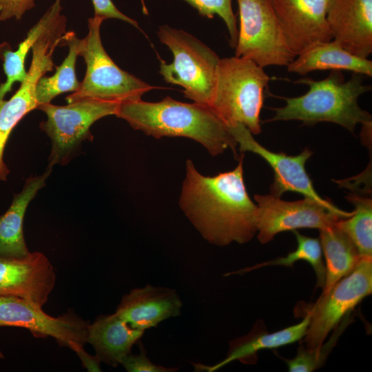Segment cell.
I'll list each match as a JSON object with an SVG mask.
<instances>
[{
  "instance_id": "e0dca14e",
  "label": "cell",
  "mask_w": 372,
  "mask_h": 372,
  "mask_svg": "<svg viewBox=\"0 0 372 372\" xmlns=\"http://www.w3.org/2000/svg\"><path fill=\"white\" fill-rule=\"evenodd\" d=\"M183 302L174 289L147 285L122 298L116 313L132 328L145 331L180 315Z\"/></svg>"
},
{
  "instance_id": "7a4b0ae2",
  "label": "cell",
  "mask_w": 372,
  "mask_h": 372,
  "mask_svg": "<svg viewBox=\"0 0 372 372\" xmlns=\"http://www.w3.org/2000/svg\"><path fill=\"white\" fill-rule=\"evenodd\" d=\"M116 116L147 136L189 138L200 143L212 156L230 148L238 156L234 138L207 105L183 103L169 96L158 102L140 99L120 103Z\"/></svg>"
},
{
  "instance_id": "484cf974",
  "label": "cell",
  "mask_w": 372,
  "mask_h": 372,
  "mask_svg": "<svg viewBox=\"0 0 372 372\" xmlns=\"http://www.w3.org/2000/svg\"><path fill=\"white\" fill-rule=\"evenodd\" d=\"M347 199L355 206L351 216L339 220L336 225L356 246L361 258H372V200L355 194Z\"/></svg>"
},
{
  "instance_id": "7402d4cb",
  "label": "cell",
  "mask_w": 372,
  "mask_h": 372,
  "mask_svg": "<svg viewBox=\"0 0 372 372\" xmlns=\"http://www.w3.org/2000/svg\"><path fill=\"white\" fill-rule=\"evenodd\" d=\"M319 231L326 261V279L322 293H325L352 271L361 257L353 242L336 224Z\"/></svg>"
},
{
  "instance_id": "4316f807",
  "label": "cell",
  "mask_w": 372,
  "mask_h": 372,
  "mask_svg": "<svg viewBox=\"0 0 372 372\" xmlns=\"http://www.w3.org/2000/svg\"><path fill=\"white\" fill-rule=\"evenodd\" d=\"M351 313L347 314L333 329V332L326 343L314 349L306 347L300 343L296 355L292 359H284L290 372H311L323 366L328 355L337 344L339 337L352 322Z\"/></svg>"
},
{
  "instance_id": "5b68a950",
  "label": "cell",
  "mask_w": 372,
  "mask_h": 372,
  "mask_svg": "<svg viewBox=\"0 0 372 372\" xmlns=\"http://www.w3.org/2000/svg\"><path fill=\"white\" fill-rule=\"evenodd\" d=\"M160 41L173 54V61H161L159 73L165 82L183 87L185 97L209 107L220 58L189 33L167 25L157 31Z\"/></svg>"
},
{
  "instance_id": "9a60e30c",
  "label": "cell",
  "mask_w": 372,
  "mask_h": 372,
  "mask_svg": "<svg viewBox=\"0 0 372 372\" xmlns=\"http://www.w3.org/2000/svg\"><path fill=\"white\" fill-rule=\"evenodd\" d=\"M55 283L54 267L41 252L21 259L0 258V297L21 298L42 307Z\"/></svg>"
},
{
  "instance_id": "f1b7e54d",
  "label": "cell",
  "mask_w": 372,
  "mask_h": 372,
  "mask_svg": "<svg viewBox=\"0 0 372 372\" xmlns=\"http://www.w3.org/2000/svg\"><path fill=\"white\" fill-rule=\"evenodd\" d=\"M139 347L140 352L138 354H127L122 360L121 364L128 372H174L178 371V368L165 367L158 365L148 358L146 355V350L139 340L137 343Z\"/></svg>"
},
{
  "instance_id": "44dd1931",
  "label": "cell",
  "mask_w": 372,
  "mask_h": 372,
  "mask_svg": "<svg viewBox=\"0 0 372 372\" xmlns=\"http://www.w3.org/2000/svg\"><path fill=\"white\" fill-rule=\"evenodd\" d=\"M287 67L291 72L304 75L315 70H349L372 76V61L355 56L335 41L315 43L296 56Z\"/></svg>"
},
{
  "instance_id": "d6a6232c",
  "label": "cell",
  "mask_w": 372,
  "mask_h": 372,
  "mask_svg": "<svg viewBox=\"0 0 372 372\" xmlns=\"http://www.w3.org/2000/svg\"><path fill=\"white\" fill-rule=\"evenodd\" d=\"M2 358H3V355L2 351L0 349V360L2 359Z\"/></svg>"
},
{
  "instance_id": "3957f363",
  "label": "cell",
  "mask_w": 372,
  "mask_h": 372,
  "mask_svg": "<svg viewBox=\"0 0 372 372\" xmlns=\"http://www.w3.org/2000/svg\"><path fill=\"white\" fill-rule=\"evenodd\" d=\"M295 83L308 85V92L297 97L282 98L286 105L271 108L275 115L267 121L298 120L307 125L331 122L353 134L357 124L372 122L371 115L358 103L359 96L371 89L363 83L361 74L353 73L345 81L338 70H333L322 80L303 78Z\"/></svg>"
},
{
  "instance_id": "d6986e66",
  "label": "cell",
  "mask_w": 372,
  "mask_h": 372,
  "mask_svg": "<svg viewBox=\"0 0 372 372\" xmlns=\"http://www.w3.org/2000/svg\"><path fill=\"white\" fill-rule=\"evenodd\" d=\"M52 169L48 166L42 174L28 177L22 190L14 194L8 210L0 216V258L21 259L30 254L23 235L25 214L29 203L45 185Z\"/></svg>"
},
{
  "instance_id": "52a82bcc",
  "label": "cell",
  "mask_w": 372,
  "mask_h": 372,
  "mask_svg": "<svg viewBox=\"0 0 372 372\" xmlns=\"http://www.w3.org/2000/svg\"><path fill=\"white\" fill-rule=\"evenodd\" d=\"M119 103L93 99H83L55 105H40L37 109L43 111L47 119L40 123V128L51 141L48 166L64 165L79 152L81 144L93 136L90 127L94 122L109 115H116Z\"/></svg>"
},
{
  "instance_id": "6da1fadb",
  "label": "cell",
  "mask_w": 372,
  "mask_h": 372,
  "mask_svg": "<svg viewBox=\"0 0 372 372\" xmlns=\"http://www.w3.org/2000/svg\"><path fill=\"white\" fill-rule=\"evenodd\" d=\"M179 205L211 244H244L257 233L258 207L245 187L243 154L233 170L214 176L201 174L188 159Z\"/></svg>"
},
{
  "instance_id": "7c38bea8",
  "label": "cell",
  "mask_w": 372,
  "mask_h": 372,
  "mask_svg": "<svg viewBox=\"0 0 372 372\" xmlns=\"http://www.w3.org/2000/svg\"><path fill=\"white\" fill-rule=\"evenodd\" d=\"M88 322L72 311L58 317L45 313L42 307L17 297H0V327L28 329L36 338H53L61 347L71 342L87 343Z\"/></svg>"
},
{
  "instance_id": "8fae6325",
  "label": "cell",
  "mask_w": 372,
  "mask_h": 372,
  "mask_svg": "<svg viewBox=\"0 0 372 372\" xmlns=\"http://www.w3.org/2000/svg\"><path fill=\"white\" fill-rule=\"evenodd\" d=\"M65 18L60 19L32 46L31 65L21 86L8 101L0 103V181L7 180L10 170L3 161V153L11 132L30 111L37 108L35 90L39 79L55 66L52 55L62 45L65 33Z\"/></svg>"
},
{
  "instance_id": "5bb4252c",
  "label": "cell",
  "mask_w": 372,
  "mask_h": 372,
  "mask_svg": "<svg viewBox=\"0 0 372 372\" xmlns=\"http://www.w3.org/2000/svg\"><path fill=\"white\" fill-rule=\"evenodd\" d=\"M330 0H270L286 41L298 56L312 45L333 39L327 21Z\"/></svg>"
},
{
  "instance_id": "ac0fdd59",
  "label": "cell",
  "mask_w": 372,
  "mask_h": 372,
  "mask_svg": "<svg viewBox=\"0 0 372 372\" xmlns=\"http://www.w3.org/2000/svg\"><path fill=\"white\" fill-rule=\"evenodd\" d=\"M309 322L310 316L305 314L299 323L269 333L265 330L260 321H258L248 334L229 342V351L224 360L213 366L193 363L195 371L213 372L234 360L246 364H254L258 360L257 353L259 351L276 349L303 338Z\"/></svg>"
},
{
  "instance_id": "30bf717a",
  "label": "cell",
  "mask_w": 372,
  "mask_h": 372,
  "mask_svg": "<svg viewBox=\"0 0 372 372\" xmlns=\"http://www.w3.org/2000/svg\"><path fill=\"white\" fill-rule=\"evenodd\" d=\"M254 199L258 207L257 238L262 244L271 241L276 234L286 231L327 229L353 214L341 210L330 200L322 203L304 197L296 201H285L271 194H256Z\"/></svg>"
},
{
  "instance_id": "ba28073f",
  "label": "cell",
  "mask_w": 372,
  "mask_h": 372,
  "mask_svg": "<svg viewBox=\"0 0 372 372\" xmlns=\"http://www.w3.org/2000/svg\"><path fill=\"white\" fill-rule=\"evenodd\" d=\"M240 29L235 56L261 68L287 66L296 55L290 49L270 0H237Z\"/></svg>"
},
{
  "instance_id": "1f68e13d",
  "label": "cell",
  "mask_w": 372,
  "mask_h": 372,
  "mask_svg": "<svg viewBox=\"0 0 372 372\" xmlns=\"http://www.w3.org/2000/svg\"><path fill=\"white\" fill-rule=\"evenodd\" d=\"M68 348L74 351L81 360L82 365L89 372L101 371L100 366L101 361L98 357L94 355H90L85 351L84 346L77 342H71Z\"/></svg>"
},
{
  "instance_id": "4fadbf2b",
  "label": "cell",
  "mask_w": 372,
  "mask_h": 372,
  "mask_svg": "<svg viewBox=\"0 0 372 372\" xmlns=\"http://www.w3.org/2000/svg\"><path fill=\"white\" fill-rule=\"evenodd\" d=\"M227 128L239 145L242 153L251 152L258 154L273 169L274 179L270 187L271 195L280 197L285 192H293L322 203L329 200L322 198L316 192L306 172L305 163L313 154L309 149L306 147L296 156H289L284 152H273L259 144L244 125L238 123Z\"/></svg>"
},
{
  "instance_id": "d4e9b609",
  "label": "cell",
  "mask_w": 372,
  "mask_h": 372,
  "mask_svg": "<svg viewBox=\"0 0 372 372\" xmlns=\"http://www.w3.org/2000/svg\"><path fill=\"white\" fill-rule=\"evenodd\" d=\"M292 231L297 240V247L296 250L289 253L287 256L265 261L238 271L229 272L225 276L242 275L267 266L292 267L296 262L304 260L311 265L315 271L317 278V287L323 289L326 279V267L323 262L322 249L319 238L302 235L296 229Z\"/></svg>"
},
{
  "instance_id": "f546056e",
  "label": "cell",
  "mask_w": 372,
  "mask_h": 372,
  "mask_svg": "<svg viewBox=\"0 0 372 372\" xmlns=\"http://www.w3.org/2000/svg\"><path fill=\"white\" fill-rule=\"evenodd\" d=\"M34 7V0H0V21L12 18L21 19L29 10Z\"/></svg>"
},
{
  "instance_id": "277c9868",
  "label": "cell",
  "mask_w": 372,
  "mask_h": 372,
  "mask_svg": "<svg viewBox=\"0 0 372 372\" xmlns=\"http://www.w3.org/2000/svg\"><path fill=\"white\" fill-rule=\"evenodd\" d=\"M270 80L263 68L251 60L236 56L220 59L209 107L226 127L241 123L258 134L265 90Z\"/></svg>"
},
{
  "instance_id": "9c48e42d",
  "label": "cell",
  "mask_w": 372,
  "mask_h": 372,
  "mask_svg": "<svg viewBox=\"0 0 372 372\" xmlns=\"http://www.w3.org/2000/svg\"><path fill=\"white\" fill-rule=\"evenodd\" d=\"M371 293L372 258H361L350 273L322 293L307 309L310 322L304 337L305 347H320L342 319Z\"/></svg>"
},
{
  "instance_id": "8992f818",
  "label": "cell",
  "mask_w": 372,
  "mask_h": 372,
  "mask_svg": "<svg viewBox=\"0 0 372 372\" xmlns=\"http://www.w3.org/2000/svg\"><path fill=\"white\" fill-rule=\"evenodd\" d=\"M104 20L93 17L88 19V34L81 39L79 55L83 57L86 72L76 91L66 97L68 103L93 99L122 103L141 99L156 87L118 67L105 50L100 34Z\"/></svg>"
},
{
  "instance_id": "ffe728a7",
  "label": "cell",
  "mask_w": 372,
  "mask_h": 372,
  "mask_svg": "<svg viewBox=\"0 0 372 372\" xmlns=\"http://www.w3.org/2000/svg\"><path fill=\"white\" fill-rule=\"evenodd\" d=\"M143 331L132 328L116 312L100 315L87 327V342L96 355L107 365L116 367L132 353V347L141 339Z\"/></svg>"
},
{
  "instance_id": "603a6c76",
  "label": "cell",
  "mask_w": 372,
  "mask_h": 372,
  "mask_svg": "<svg viewBox=\"0 0 372 372\" xmlns=\"http://www.w3.org/2000/svg\"><path fill=\"white\" fill-rule=\"evenodd\" d=\"M61 0L54 1L39 21L30 30L17 50L12 51L9 48L3 50L0 47L3 60V70L6 75V81L0 85V103L4 100L6 94L11 91L15 82L21 83L25 79L27 72L24 64L30 48L63 16L61 14Z\"/></svg>"
},
{
  "instance_id": "4dcf8cb0",
  "label": "cell",
  "mask_w": 372,
  "mask_h": 372,
  "mask_svg": "<svg viewBox=\"0 0 372 372\" xmlns=\"http://www.w3.org/2000/svg\"><path fill=\"white\" fill-rule=\"evenodd\" d=\"M92 1L94 9V17H99L103 20L107 19H120L139 28L138 23L122 13L112 0H92Z\"/></svg>"
},
{
  "instance_id": "2e32d148",
  "label": "cell",
  "mask_w": 372,
  "mask_h": 372,
  "mask_svg": "<svg viewBox=\"0 0 372 372\" xmlns=\"http://www.w3.org/2000/svg\"><path fill=\"white\" fill-rule=\"evenodd\" d=\"M327 21L333 39L349 53L372 52V0H330Z\"/></svg>"
},
{
  "instance_id": "cb8c5ba5",
  "label": "cell",
  "mask_w": 372,
  "mask_h": 372,
  "mask_svg": "<svg viewBox=\"0 0 372 372\" xmlns=\"http://www.w3.org/2000/svg\"><path fill=\"white\" fill-rule=\"evenodd\" d=\"M63 45H67L69 52L61 65L56 68L51 76L41 77L35 90L38 106L50 103L58 95L77 90L80 82L76 75V62L80 50L81 39L74 32H65L63 37ZM37 106V107H38Z\"/></svg>"
},
{
  "instance_id": "83f0119b",
  "label": "cell",
  "mask_w": 372,
  "mask_h": 372,
  "mask_svg": "<svg viewBox=\"0 0 372 372\" xmlns=\"http://www.w3.org/2000/svg\"><path fill=\"white\" fill-rule=\"evenodd\" d=\"M195 8L198 13L207 18L219 16L228 29L231 48H235L238 39L236 16L232 10V0H183Z\"/></svg>"
}]
</instances>
